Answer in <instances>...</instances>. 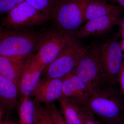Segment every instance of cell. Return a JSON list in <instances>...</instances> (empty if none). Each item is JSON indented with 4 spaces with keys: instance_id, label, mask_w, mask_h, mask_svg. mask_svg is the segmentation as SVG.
<instances>
[{
    "instance_id": "277c9868",
    "label": "cell",
    "mask_w": 124,
    "mask_h": 124,
    "mask_svg": "<svg viewBox=\"0 0 124 124\" xmlns=\"http://www.w3.org/2000/svg\"><path fill=\"white\" fill-rule=\"evenodd\" d=\"M88 0H58L50 16L55 28L75 35L85 22Z\"/></svg>"
},
{
    "instance_id": "6da1fadb",
    "label": "cell",
    "mask_w": 124,
    "mask_h": 124,
    "mask_svg": "<svg viewBox=\"0 0 124 124\" xmlns=\"http://www.w3.org/2000/svg\"><path fill=\"white\" fill-rule=\"evenodd\" d=\"M117 85L108 84L91 94L84 107L106 124L124 123V102Z\"/></svg>"
},
{
    "instance_id": "9a60e30c",
    "label": "cell",
    "mask_w": 124,
    "mask_h": 124,
    "mask_svg": "<svg viewBox=\"0 0 124 124\" xmlns=\"http://www.w3.org/2000/svg\"><path fill=\"white\" fill-rule=\"evenodd\" d=\"M25 59L13 60L0 55V75L12 81L17 85L24 67Z\"/></svg>"
},
{
    "instance_id": "f1b7e54d",
    "label": "cell",
    "mask_w": 124,
    "mask_h": 124,
    "mask_svg": "<svg viewBox=\"0 0 124 124\" xmlns=\"http://www.w3.org/2000/svg\"><path fill=\"white\" fill-rule=\"evenodd\" d=\"M2 26L0 27V36L1 35V33H2V32H3V31H2Z\"/></svg>"
},
{
    "instance_id": "9c48e42d",
    "label": "cell",
    "mask_w": 124,
    "mask_h": 124,
    "mask_svg": "<svg viewBox=\"0 0 124 124\" xmlns=\"http://www.w3.org/2000/svg\"><path fill=\"white\" fill-rule=\"evenodd\" d=\"M45 68L35 54H31L25 59L17 85L19 93L22 99L30 97Z\"/></svg>"
},
{
    "instance_id": "44dd1931",
    "label": "cell",
    "mask_w": 124,
    "mask_h": 124,
    "mask_svg": "<svg viewBox=\"0 0 124 124\" xmlns=\"http://www.w3.org/2000/svg\"><path fill=\"white\" fill-rule=\"evenodd\" d=\"M25 0H0V12H8Z\"/></svg>"
},
{
    "instance_id": "cb8c5ba5",
    "label": "cell",
    "mask_w": 124,
    "mask_h": 124,
    "mask_svg": "<svg viewBox=\"0 0 124 124\" xmlns=\"http://www.w3.org/2000/svg\"><path fill=\"white\" fill-rule=\"evenodd\" d=\"M116 25L119 27V31H124V17L120 19Z\"/></svg>"
},
{
    "instance_id": "30bf717a",
    "label": "cell",
    "mask_w": 124,
    "mask_h": 124,
    "mask_svg": "<svg viewBox=\"0 0 124 124\" xmlns=\"http://www.w3.org/2000/svg\"><path fill=\"white\" fill-rule=\"evenodd\" d=\"M62 80V95L80 107H85L91 94L85 83L72 72Z\"/></svg>"
},
{
    "instance_id": "d4e9b609",
    "label": "cell",
    "mask_w": 124,
    "mask_h": 124,
    "mask_svg": "<svg viewBox=\"0 0 124 124\" xmlns=\"http://www.w3.org/2000/svg\"><path fill=\"white\" fill-rule=\"evenodd\" d=\"M107 1L114 2V3H117L120 5V6L124 8V0H105Z\"/></svg>"
},
{
    "instance_id": "e0dca14e",
    "label": "cell",
    "mask_w": 124,
    "mask_h": 124,
    "mask_svg": "<svg viewBox=\"0 0 124 124\" xmlns=\"http://www.w3.org/2000/svg\"><path fill=\"white\" fill-rule=\"evenodd\" d=\"M34 104L30 97L22 99L18 108L19 124H34Z\"/></svg>"
},
{
    "instance_id": "ffe728a7",
    "label": "cell",
    "mask_w": 124,
    "mask_h": 124,
    "mask_svg": "<svg viewBox=\"0 0 124 124\" xmlns=\"http://www.w3.org/2000/svg\"><path fill=\"white\" fill-rule=\"evenodd\" d=\"M44 106L48 111L54 124H67L54 103L45 104Z\"/></svg>"
},
{
    "instance_id": "603a6c76",
    "label": "cell",
    "mask_w": 124,
    "mask_h": 124,
    "mask_svg": "<svg viewBox=\"0 0 124 124\" xmlns=\"http://www.w3.org/2000/svg\"><path fill=\"white\" fill-rule=\"evenodd\" d=\"M118 85L124 102V60L118 76Z\"/></svg>"
},
{
    "instance_id": "d6986e66",
    "label": "cell",
    "mask_w": 124,
    "mask_h": 124,
    "mask_svg": "<svg viewBox=\"0 0 124 124\" xmlns=\"http://www.w3.org/2000/svg\"><path fill=\"white\" fill-rule=\"evenodd\" d=\"M58 0H25L32 7L50 19L52 11Z\"/></svg>"
},
{
    "instance_id": "83f0119b",
    "label": "cell",
    "mask_w": 124,
    "mask_h": 124,
    "mask_svg": "<svg viewBox=\"0 0 124 124\" xmlns=\"http://www.w3.org/2000/svg\"><path fill=\"white\" fill-rule=\"evenodd\" d=\"M0 124H15L13 122H4L3 123H0Z\"/></svg>"
},
{
    "instance_id": "4316f807",
    "label": "cell",
    "mask_w": 124,
    "mask_h": 124,
    "mask_svg": "<svg viewBox=\"0 0 124 124\" xmlns=\"http://www.w3.org/2000/svg\"><path fill=\"white\" fill-rule=\"evenodd\" d=\"M119 35L122 38V39H124V31H119Z\"/></svg>"
},
{
    "instance_id": "484cf974",
    "label": "cell",
    "mask_w": 124,
    "mask_h": 124,
    "mask_svg": "<svg viewBox=\"0 0 124 124\" xmlns=\"http://www.w3.org/2000/svg\"><path fill=\"white\" fill-rule=\"evenodd\" d=\"M119 44L122 52H124V39H122V40L120 41Z\"/></svg>"
},
{
    "instance_id": "7c38bea8",
    "label": "cell",
    "mask_w": 124,
    "mask_h": 124,
    "mask_svg": "<svg viewBox=\"0 0 124 124\" xmlns=\"http://www.w3.org/2000/svg\"><path fill=\"white\" fill-rule=\"evenodd\" d=\"M119 13H113L94 19L86 22L75 33L77 38H85L90 35L99 36L108 32L116 25L120 18Z\"/></svg>"
},
{
    "instance_id": "5bb4252c",
    "label": "cell",
    "mask_w": 124,
    "mask_h": 124,
    "mask_svg": "<svg viewBox=\"0 0 124 124\" xmlns=\"http://www.w3.org/2000/svg\"><path fill=\"white\" fill-rule=\"evenodd\" d=\"M62 115L67 124H84L82 107L62 95L58 99Z\"/></svg>"
},
{
    "instance_id": "4dcf8cb0",
    "label": "cell",
    "mask_w": 124,
    "mask_h": 124,
    "mask_svg": "<svg viewBox=\"0 0 124 124\" xmlns=\"http://www.w3.org/2000/svg\"><path fill=\"white\" fill-rule=\"evenodd\" d=\"M103 124H104V123H103Z\"/></svg>"
},
{
    "instance_id": "52a82bcc",
    "label": "cell",
    "mask_w": 124,
    "mask_h": 124,
    "mask_svg": "<svg viewBox=\"0 0 124 124\" xmlns=\"http://www.w3.org/2000/svg\"><path fill=\"white\" fill-rule=\"evenodd\" d=\"M1 26L16 30H27L50 20L48 16L38 11L26 1L7 12Z\"/></svg>"
},
{
    "instance_id": "8992f818",
    "label": "cell",
    "mask_w": 124,
    "mask_h": 124,
    "mask_svg": "<svg viewBox=\"0 0 124 124\" xmlns=\"http://www.w3.org/2000/svg\"><path fill=\"white\" fill-rule=\"evenodd\" d=\"M73 35L55 27L41 33L35 54L46 68L57 58Z\"/></svg>"
},
{
    "instance_id": "f546056e",
    "label": "cell",
    "mask_w": 124,
    "mask_h": 124,
    "mask_svg": "<svg viewBox=\"0 0 124 124\" xmlns=\"http://www.w3.org/2000/svg\"><path fill=\"white\" fill-rule=\"evenodd\" d=\"M0 104H1V103H0ZM0 112H1V111H0Z\"/></svg>"
},
{
    "instance_id": "7a4b0ae2",
    "label": "cell",
    "mask_w": 124,
    "mask_h": 124,
    "mask_svg": "<svg viewBox=\"0 0 124 124\" xmlns=\"http://www.w3.org/2000/svg\"><path fill=\"white\" fill-rule=\"evenodd\" d=\"M40 35L29 30L3 31L0 36V55L14 60L26 59L35 50Z\"/></svg>"
},
{
    "instance_id": "ac0fdd59",
    "label": "cell",
    "mask_w": 124,
    "mask_h": 124,
    "mask_svg": "<svg viewBox=\"0 0 124 124\" xmlns=\"http://www.w3.org/2000/svg\"><path fill=\"white\" fill-rule=\"evenodd\" d=\"M34 104V124H54L48 111L44 106L39 103Z\"/></svg>"
},
{
    "instance_id": "4fadbf2b",
    "label": "cell",
    "mask_w": 124,
    "mask_h": 124,
    "mask_svg": "<svg viewBox=\"0 0 124 124\" xmlns=\"http://www.w3.org/2000/svg\"><path fill=\"white\" fill-rule=\"evenodd\" d=\"M123 8L119 6L109 4L105 0H88L85 10V22L113 13L121 14Z\"/></svg>"
},
{
    "instance_id": "5b68a950",
    "label": "cell",
    "mask_w": 124,
    "mask_h": 124,
    "mask_svg": "<svg viewBox=\"0 0 124 124\" xmlns=\"http://www.w3.org/2000/svg\"><path fill=\"white\" fill-rule=\"evenodd\" d=\"M88 48L83 46L73 35L57 58L45 68V78L62 79L71 73Z\"/></svg>"
},
{
    "instance_id": "8fae6325",
    "label": "cell",
    "mask_w": 124,
    "mask_h": 124,
    "mask_svg": "<svg viewBox=\"0 0 124 124\" xmlns=\"http://www.w3.org/2000/svg\"><path fill=\"white\" fill-rule=\"evenodd\" d=\"M62 79L40 78L31 95L33 103L47 104L54 102L62 96Z\"/></svg>"
},
{
    "instance_id": "2e32d148",
    "label": "cell",
    "mask_w": 124,
    "mask_h": 124,
    "mask_svg": "<svg viewBox=\"0 0 124 124\" xmlns=\"http://www.w3.org/2000/svg\"><path fill=\"white\" fill-rule=\"evenodd\" d=\"M19 94L17 85L0 75V103L7 108L15 107Z\"/></svg>"
},
{
    "instance_id": "1f68e13d",
    "label": "cell",
    "mask_w": 124,
    "mask_h": 124,
    "mask_svg": "<svg viewBox=\"0 0 124 124\" xmlns=\"http://www.w3.org/2000/svg\"></svg>"
},
{
    "instance_id": "ba28073f",
    "label": "cell",
    "mask_w": 124,
    "mask_h": 124,
    "mask_svg": "<svg viewBox=\"0 0 124 124\" xmlns=\"http://www.w3.org/2000/svg\"><path fill=\"white\" fill-rule=\"evenodd\" d=\"M99 46L102 66L108 84L117 85L118 76L124 60L119 43L115 40L108 39Z\"/></svg>"
},
{
    "instance_id": "3957f363",
    "label": "cell",
    "mask_w": 124,
    "mask_h": 124,
    "mask_svg": "<svg viewBox=\"0 0 124 124\" xmlns=\"http://www.w3.org/2000/svg\"><path fill=\"white\" fill-rule=\"evenodd\" d=\"M72 72L86 85L91 94L108 84L101 62L99 46H88Z\"/></svg>"
},
{
    "instance_id": "7402d4cb",
    "label": "cell",
    "mask_w": 124,
    "mask_h": 124,
    "mask_svg": "<svg viewBox=\"0 0 124 124\" xmlns=\"http://www.w3.org/2000/svg\"><path fill=\"white\" fill-rule=\"evenodd\" d=\"M84 124H103L96 119L95 116L86 108L82 107Z\"/></svg>"
}]
</instances>
